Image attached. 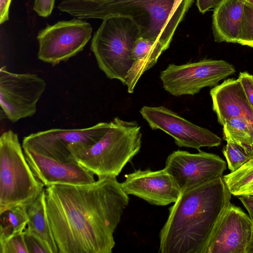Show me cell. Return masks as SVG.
Here are the masks:
<instances>
[{"label": "cell", "mask_w": 253, "mask_h": 253, "mask_svg": "<svg viewBox=\"0 0 253 253\" xmlns=\"http://www.w3.org/2000/svg\"><path fill=\"white\" fill-rule=\"evenodd\" d=\"M45 208L58 253H111L114 233L129 203L116 176L45 188Z\"/></svg>", "instance_id": "1"}, {"label": "cell", "mask_w": 253, "mask_h": 253, "mask_svg": "<svg viewBox=\"0 0 253 253\" xmlns=\"http://www.w3.org/2000/svg\"><path fill=\"white\" fill-rule=\"evenodd\" d=\"M231 198L223 176L182 192L160 231L159 252L203 253Z\"/></svg>", "instance_id": "2"}, {"label": "cell", "mask_w": 253, "mask_h": 253, "mask_svg": "<svg viewBox=\"0 0 253 253\" xmlns=\"http://www.w3.org/2000/svg\"><path fill=\"white\" fill-rule=\"evenodd\" d=\"M175 0H63L61 11L79 19L113 16L131 18L140 37L159 42L165 51L169 46L178 25L190 7L174 11Z\"/></svg>", "instance_id": "3"}, {"label": "cell", "mask_w": 253, "mask_h": 253, "mask_svg": "<svg viewBox=\"0 0 253 253\" xmlns=\"http://www.w3.org/2000/svg\"><path fill=\"white\" fill-rule=\"evenodd\" d=\"M110 123L106 132L92 146L75 143L69 146L75 161L98 178L118 176L141 147V126L136 121L116 117Z\"/></svg>", "instance_id": "4"}, {"label": "cell", "mask_w": 253, "mask_h": 253, "mask_svg": "<svg viewBox=\"0 0 253 253\" xmlns=\"http://www.w3.org/2000/svg\"><path fill=\"white\" fill-rule=\"evenodd\" d=\"M140 37L137 26L130 18H106L92 37L90 49L99 69L110 79L125 84L126 77L133 61L132 51Z\"/></svg>", "instance_id": "5"}, {"label": "cell", "mask_w": 253, "mask_h": 253, "mask_svg": "<svg viewBox=\"0 0 253 253\" xmlns=\"http://www.w3.org/2000/svg\"><path fill=\"white\" fill-rule=\"evenodd\" d=\"M18 135L11 130L0 137V213L34 201L44 189L25 157Z\"/></svg>", "instance_id": "6"}, {"label": "cell", "mask_w": 253, "mask_h": 253, "mask_svg": "<svg viewBox=\"0 0 253 253\" xmlns=\"http://www.w3.org/2000/svg\"><path fill=\"white\" fill-rule=\"evenodd\" d=\"M234 66L223 60L203 59L182 65L169 64L160 73L164 88L179 96L194 95L205 87H211L234 74Z\"/></svg>", "instance_id": "7"}, {"label": "cell", "mask_w": 253, "mask_h": 253, "mask_svg": "<svg viewBox=\"0 0 253 253\" xmlns=\"http://www.w3.org/2000/svg\"><path fill=\"white\" fill-rule=\"evenodd\" d=\"M92 28L82 19L59 21L38 33V57L55 66L83 50L91 37Z\"/></svg>", "instance_id": "8"}, {"label": "cell", "mask_w": 253, "mask_h": 253, "mask_svg": "<svg viewBox=\"0 0 253 253\" xmlns=\"http://www.w3.org/2000/svg\"><path fill=\"white\" fill-rule=\"evenodd\" d=\"M46 88L43 79L36 74L14 73L3 66L0 69V106L12 123L32 117Z\"/></svg>", "instance_id": "9"}, {"label": "cell", "mask_w": 253, "mask_h": 253, "mask_svg": "<svg viewBox=\"0 0 253 253\" xmlns=\"http://www.w3.org/2000/svg\"><path fill=\"white\" fill-rule=\"evenodd\" d=\"M110 126V122H100L85 128L40 131L25 136L22 146L23 149L62 162H76L69 146L75 143H81L86 147L92 146L104 135Z\"/></svg>", "instance_id": "10"}, {"label": "cell", "mask_w": 253, "mask_h": 253, "mask_svg": "<svg viewBox=\"0 0 253 253\" xmlns=\"http://www.w3.org/2000/svg\"><path fill=\"white\" fill-rule=\"evenodd\" d=\"M140 113L151 129H160L169 134L178 147L199 151L201 147H216L221 143V138L216 134L191 123L165 106H144Z\"/></svg>", "instance_id": "11"}, {"label": "cell", "mask_w": 253, "mask_h": 253, "mask_svg": "<svg viewBox=\"0 0 253 253\" xmlns=\"http://www.w3.org/2000/svg\"><path fill=\"white\" fill-rule=\"evenodd\" d=\"M165 168L182 193L223 176L226 165L214 154L201 150L193 154L178 150L168 156Z\"/></svg>", "instance_id": "12"}, {"label": "cell", "mask_w": 253, "mask_h": 253, "mask_svg": "<svg viewBox=\"0 0 253 253\" xmlns=\"http://www.w3.org/2000/svg\"><path fill=\"white\" fill-rule=\"evenodd\" d=\"M253 227L249 215L230 203L216 224L203 253H246Z\"/></svg>", "instance_id": "13"}, {"label": "cell", "mask_w": 253, "mask_h": 253, "mask_svg": "<svg viewBox=\"0 0 253 253\" xmlns=\"http://www.w3.org/2000/svg\"><path fill=\"white\" fill-rule=\"evenodd\" d=\"M121 183L124 191L148 203L166 206L175 202L181 192L165 168L153 171L138 169L125 175Z\"/></svg>", "instance_id": "14"}, {"label": "cell", "mask_w": 253, "mask_h": 253, "mask_svg": "<svg viewBox=\"0 0 253 253\" xmlns=\"http://www.w3.org/2000/svg\"><path fill=\"white\" fill-rule=\"evenodd\" d=\"M23 151L34 174L46 187L83 185L95 181L94 174L77 162L64 163L28 149Z\"/></svg>", "instance_id": "15"}, {"label": "cell", "mask_w": 253, "mask_h": 253, "mask_svg": "<svg viewBox=\"0 0 253 253\" xmlns=\"http://www.w3.org/2000/svg\"><path fill=\"white\" fill-rule=\"evenodd\" d=\"M212 109L219 123L228 120L244 118L253 126V109L246 97L239 79H229L210 90Z\"/></svg>", "instance_id": "16"}, {"label": "cell", "mask_w": 253, "mask_h": 253, "mask_svg": "<svg viewBox=\"0 0 253 253\" xmlns=\"http://www.w3.org/2000/svg\"><path fill=\"white\" fill-rule=\"evenodd\" d=\"M246 0H225L213 11L212 30L215 42H238Z\"/></svg>", "instance_id": "17"}, {"label": "cell", "mask_w": 253, "mask_h": 253, "mask_svg": "<svg viewBox=\"0 0 253 253\" xmlns=\"http://www.w3.org/2000/svg\"><path fill=\"white\" fill-rule=\"evenodd\" d=\"M165 50L158 42L141 37L135 42L132 57L133 63L125 81L127 92L132 93L142 74L154 66Z\"/></svg>", "instance_id": "18"}, {"label": "cell", "mask_w": 253, "mask_h": 253, "mask_svg": "<svg viewBox=\"0 0 253 253\" xmlns=\"http://www.w3.org/2000/svg\"><path fill=\"white\" fill-rule=\"evenodd\" d=\"M24 206L28 218L25 229L38 236L50 253H58L46 213L45 189L34 201Z\"/></svg>", "instance_id": "19"}, {"label": "cell", "mask_w": 253, "mask_h": 253, "mask_svg": "<svg viewBox=\"0 0 253 253\" xmlns=\"http://www.w3.org/2000/svg\"><path fill=\"white\" fill-rule=\"evenodd\" d=\"M223 177L231 195L253 196V157L237 170Z\"/></svg>", "instance_id": "20"}, {"label": "cell", "mask_w": 253, "mask_h": 253, "mask_svg": "<svg viewBox=\"0 0 253 253\" xmlns=\"http://www.w3.org/2000/svg\"><path fill=\"white\" fill-rule=\"evenodd\" d=\"M28 218L24 205H18L0 213V242L23 232Z\"/></svg>", "instance_id": "21"}, {"label": "cell", "mask_w": 253, "mask_h": 253, "mask_svg": "<svg viewBox=\"0 0 253 253\" xmlns=\"http://www.w3.org/2000/svg\"><path fill=\"white\" fill-rule=\"evenodd\" d=\"M223 137L241 144L253 146V126L242 118H232L223 125Z\"/></svg>", "instance_id": "22"}, {"label": "cell", "mask_w": 253, "mask_h": 253, "mask_svg": "<svg viewBox=\"0 0 253 253\" xmlns=\"http://www.w3.org/2000/svg\"><path fill=\"white\" fill-rule=\"evenodd\" d=\"M222 152L231 172L239 169L253 157V146L227 140Z\"/></svg>", "instance_id": "23"}, {"label": "cell", "mask_w": 253, "mask_h": 253, "mask_svg": "<svg viewBox=\"0 0 253 253\" xmlns=\"http://www.w3.org/2000/svg\"><path fill=\"white\" fill-rule=\"evenodd\" d=\"M238 43L253 47V4L248 2L246 0Z\"/></svg>", "instance_id": "24"}, {"label": "cell", "mask_w": 253, "mask_h": 253, "mask_svg": "<svg viewBox=\"0 0 253 253\" xmlns=\"http://www.w3.org/2000/svg\"><path fill=\"white\" fill-rule=\"evenodd\" d=\"M0 253H28L24 231L0 242Z\"/></svg>", "instance_id": "25"}, {"label": "cell", "mask_w": 253, "mask_h": 253, "mask_svg": "<svg viewBox=\"0 0 253 253\" xmlns=\"http://www.w3.org/2000/svg\"><path fill=\"white\" fill-rule=\"evenodd\" d=\"M24 236L28 253H50L44 243L33 233L25 229Z\"/></svg>", "instance_id": "26"}, {"label": "cell", "mask_w": 253, "mask_h": 253, "mask_svg": "<svg viewBox=\"0 0 253 253\" xmlns=\"http://www.w3.org/2000/svg\"><path fill=\"white\" fill-rule=\"evenodd\" d=\"M238 79L248 100L253 109V75L247 72H240Z\"/></svg>", "instance_id": "27"}, {"label": "cell", "mask_w": 253, "mask_h": 253, "mask_svg": "<svg viewBox=\"0 0 253 253\" xmlns=\"http://www.w3.org/2000/svg\"><path fill=\"white\" fill-rule=\"evenodd\" d=\"M55 0H35L33 9L40 16L43 17L49 16L52 13Z\"/></svg>", "instance_id": "28"}, {"label": "cell", "mask_w": 253, "mask_h": 253, "mask_svg": "<svg viewBox=\"0 0 253 253\" xmlns=\"http://www.w3.org/2000/svg\"><path fill=\"white\" fill-rule=\"evenodd\" d=\"M225 0H197L196 5L199 11L204 14L211 8H215Z\"/></svg>", "instance_id": "29"}, {"label": "cell", "mask_w": 253, "mask_h": 253, "mask_svg": "<svg viewBox=\"0 0 253 253\" xmlns=\"http://www.w3.org/2000/svg\"><path fill=\"white\" fill-rule=\"evenodd\" d=\"M11 0H0V24L9 19V9Z\"/></svg>", "instance_id": "30"}, {"label": "cell", "mask_w": 253, "mask_h": 253, "mask_svg": "<svg viewBox=\"0 0 253 253\" xmlns=\"http://www.w3.org/2000/svg\"><path fill=\"white\" fill-rule=\"evenodd\" d=\"M238 199L247 210L249 216L253 222V196H240Z\"/></svg>", "instance_id": "31"}, {"label": "cell", "mask_w": 253, "mask_h": 253, "mask_svg": "<svg viewBox=\"0 0 253 253\" xmlns=\"http://www.w3.org/2000/svg\"><path fill=\"white\" fill-rule=\"evenodd\" d=\"M246 253H253V227L251 239L247 249Z\"/></svg>", "instance_id": "32"}, {"label": "cell", "mask_w": 253, "mask_h": 253, "mask_svg": "<svg viewBox=\"0 0 253 253\" xmlns=\"http://www.w3.org/2000/svg\"><path fill=\"white\" fill-rule=\"evenodd\" d=\"M246 1H247L248 2H249L251 4H253V0H246Z\"/></svg>", "instance_id": "33"}]
</instances>
